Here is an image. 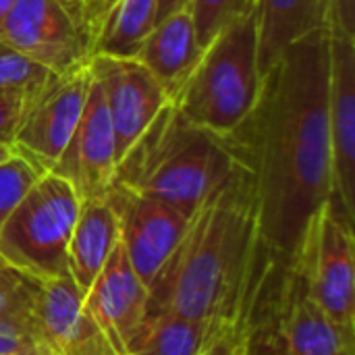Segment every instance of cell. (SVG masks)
Wrapping results in <instances>:
<instances>
[{"label":"cell","instance_id":"6da1fadb","mask_svg":"<svg viewBox=\"0 0 355 355\" xmlns=\"http://www.w3.org/2000/svg\"><path fill=\"white\" fill-rule=\"evenodd\" d=\"M227 141L252 179L262 245L291 268L333 198L329 29L281 56L264 75L254 110Z\"/></svg>","mask_w":355,"mask_h":355},{"label":"cell","instance_id":"7a4b0ae2","mask_svg":"<svg viewBox=\"0 0 355 355\" xmlns=\"http://www.w3.org/2000/svg\"><path fill=\"white\" fill-rule=\"evenodd\" d=\"M266 254L252 179L237 162L189 216L179 245L150 287L148 312L208 322L227 339Z\"/></svg>","mask_w":355,"mask_h":355},{"label":"cell","instance_id":"3957f363","mask_svg":"<svg viewBox=\"0 0 355 355\" xmlns=\"http://www.w3.org/2000/svg\"><path fill=\"white\" fill-rule=\"evenodd\" d=\"M235 166L237 158L225 137L189 123L168 102L119 160L112 187L191 216Z\"/></svg>","mask_w":355,"mask_h":355},{"label":"cell","instance_id":"277c9868","mask_svg":"<svg viewBox=\"0 0 355 355\" xmlns=\"http://www.w3.org/2000/svg\"><path fill=\"white\" fill-rule=\"evenodd\" d=\"M262 79L256 21L250 10L202 50L171 102L189 123L227 139L254 110Z\"/></svg>","mask_w":355,"mask_h":355},{"label":"cell","instance_id":"5b68a950","mask_svg":"<svg viewBox=\"0 0 355 355\" xmlns=\"http://www.w3.org/2000/svg\"><path fill=\"white\" fill-rule=\"evenodd\" d=\"M81 198L54 171L42 173L0 229V262L31 281L69 275V243Z\"/></svg>","mask_w":355,"mask_h":355},{"label":"cell","instance_id":"8992f818","mask_svg":"<svg viewBox=\"0 0 355 355\" xmlns=\"http://www.w3.org/2000/svg\"><path fill=\"white\" fill-rule=\"evenodd\" d=\"M289 270L302 275L310 297L337 327L355 335L354 223L331 200L312 223Z\"/></svg>","mask_w":355,"mask_h":355},{"label":"cell","instance_id":"52a82bcc","mask_svg":"<svg viewBox=\"0 0 355 355\" xmlns=\"http://www.w3.org/2000/svg\"><path fill=\"white\" fill-rule=\"evenodd\" d=\"M0 44L54 75L92 58V40L71 0H17L0 25Z\"/></svg>","mask_w":355,"mask_h":355},{"label":"cell","instance_id":"ba28073f","mask_svg":"<svg viewBox=\"0 0 355 355\" xmlns=\"http://www.w3.org/2000/svg\"><path fill=\"white\" fill-rule=\"evenodd\" d=\"M94 83L92 58L64 73L54 75L37 89L12 135V148L40 171H52L62 156L85 108Z\"/></svg>","mask_w":355,"mask_h":355},{"label":"cell","instance_id":"9c48e42d","mask_svg":"<svg viewBox=\"0 0 355 355\" xmlns=\"http://www.w3.org/2000/svg\"><path fill=\"white\" fill-rule=\"evenodd\" d=\"M106 198L116 210L121 243L127 258L137 277L150 289L179 245L189 216L168 204L121 187H110Z\"/></svg>","mask_w":355,"mask_h":355},{"label":"cell","instance_id":"30bf717a","mask_svg":"<svg viewBox=\"0 0 355 355\" xmlns=\"http://www.w3.org/2000/svg\"><path fill=\"white\" fill-rule=\"evenodd\" d=\"M92 75L104 94L121 160L171 100L137 56H92Z\"/></svg>","mask_w":355,"mask_h":355},{"label":"cell","instance_id":"8fae6325","mask_svg":"<svg viewBox=\"0 0 355 355\" xmlns=\"http://www.w3.org/2000/svg\"><path fill=\"white\" fill-rule=\"evenodd\" d=\"M329 131L333 154L331 204L355 218V37L329 31Z\"/></svg>","mask_w":355,"mask_h":355},{"label":"cell","instance_id":"7c38bea8","mask_svg":"<svg viewBox=\"0 0 355 355\" xmlns=\"http://www.w3.org/2000/svg\"><path fill=\"white\" fill-rule=\"evenodd\" d=\"M29 318L48 355H116L85 310L71 275L35 281Z\"/></svg>","mask_w":355,"mask_h":355},{"label":"cell","instance_id":"4fadbf2b","mask_svg":"<svg viewBox=\"0 0 355 355\" xmlns=\"http://www.w3.org/2000/svg\"><path fill=\"white\" fill-rule=\"evenodd\" d=\"M83 306L116 355H127L150 310V289L133 270L119 241L92 287Z\"/></svg>","mask_w":355,"mask_h":355},{"label":"cell","instance_id":"5bb4252c","mask_svg":"<svg viewBox=\"0 0 355 355\" xmlns=\"http://www.w3.org/2000/svg\"><path fill=\"white\" fill-rule=\"evenodd\" d=\"M116 162V141L106 100L100 85L94 81L81 119L52 171L64 177L81 200H89L108 193Z\"/></svg>","mask_w":355,"mask_h":355},{"label":"cell","instance_id":"9a60e30c","mask_svg":"<svg viewBox=\"0 0 355 355\" xmlns=\"http://www.w3.org/2000/svg\"><path fill=\"white\" fill-rule=\"evenodd\" d=\"M254 21L258 64L266 75L291 46L329 29V0H256Z\"/></svg>","mask_w":355,"mask_h":355},{"label":"cell","instance_id":"2e32d148","mask_svg":"<svg viewBox=\"0 0 355 355\" xmlns=\"http://www.w3.org/2000/svg\"><path fill=\"white\" fill-rule=\"evenodd\" d=\"M291 275V293L285 300L281 337L285 355H354V333L337 327L310 297L297 270Z\"/></svg>","mask_w":355,"mask_h":355},{"label":"cell","instance_id":"e0dca14e","mask_svg":"<svg viewBox=\"0 0 355 355\" xmlns=\"http://www.w3.org/2000/svg\"><path fill=\"white\" fill-rule=\"evenodd\" d=\"M202 48L189 6H183L156 23L144 42L137 58L154 75L160 87L173 100L196 67Z\"/></svg>","mask_w":355,"mask_h":355},{"label":"cell","instance_id":"ac0fdd59","mask_svg":"<svg viewBox=\"0 0 355 355\" xmlns=\"http://www.w3.org/2000/svg\"><path fill=\"white\" fill-rule=\"evenodd\" d=\"M119 241L121 225L110 200L106 196L81 200L69 243V275L81 293L92 287Z\"/></svg>","mask_w":355,"mask_h":355},{"label":"cell","instance_id":"d6986e66","mask_svg":"<svg viewBox=\"0 0 355 355\" xmlns=\"http://www.w3.org/2000/svg\"><path fill=\"white\" fill-rule=\"evenodd\" d=\"M225 337L208 322L173 312H148L127 355H206Z\"/></svg>","mask_w":355,"mask_h":355},{"label":"cell","instance_id":"ffe728a7","mask_svg":"<svg viewBox=\"0 0 355 355\" xmlns=\"http://www.w3.org/2000/svg\"><path fill=\"white\" fill-rule=\"evenodd\" d=\"M158 23V0H114L92 31V56H137Z\"/></svg>","mask_w":355,"mask_h":355},{"label":"cell","instance_id":"44dd1931","mask_svg":"<svg viewBox=\"0 0 355 355\" xmlns=\"http://www.w3.org/2000/svg\"><path fill=\"white\" fill-rule=\"evenodd\" d=\"M256 0H189L198 44L204 50L223 29L245 12L254 10Z\"/></svg>","mask_w":355,"mask_h":355},{"label":"cell","instance_id":"7402d4cb","mask_svg":"<svg viewBox=\"0 0 355 355\" xmlns=\"http://www.w3.org/2000/svg\"><path fill=\"white\" fill-rule=\"evenodd\" d=\"M42 173L46 171H40L19 152H12V156L0 162V229Z\"/></svg>","mask_w":355,"mask_h":355},{"label":"cell","instance_id":"603a6c76","mask_svg":"<svg viewBox=\"0 0 355 355\" xmlns=\"http://www.w3.org/2000/svg\"><path fill=\"white\" fill-rule=\"evenodd\" d=\"M54 73L31 62L29 58L2 48L0 50V92H27L42 89Z\"/></svg>","mask_w":355,"mask_h":355},{"label":"cell","instance_id":"cb8c5ba5","mask_svg":"<svg viewBox=\"0 0 355 355\" xmlns=\"http://www.w3.org/2000/svg\"><path fill=\"white\" fill-rule=\"evenodd\" d=\"M35 281L0 262V318L29 316Z\"/></svg>","mask_w":355,"mask_h":355},{"label":"cell","instance_id":"d4e9b609","mask_svg":"<svg viewBox=\"0 0 355 355\" xmlns=\"http://www.w3.org/2000/svg\"><path fill=\"white\" fill-rule=\"evenodd\" d=\"M0 355H48L29 316L0 318Z\"/></svg>","mask_w":355,"mask_h":355},{"label":"cell","instance_id":"484cf974","mask_svg":"<svg viewBox=\"0 0 355 355\" xmlns=\"http://www.w3.org/2000/svg\"><path fill=\"white\" fill-rule=\"evenodd\" d=\"M35 94V92H33ZM33 94L27 92H0V144L12 146V135L19 127V121L27 108V102Z\"/></svg>","mask_w":355,"mask_h":355},{"label":"cell","instance_id":"4316f807","mask_svg":"<svg viewBox=\"0 0 355 355\" xmlns=\"http://www.w3.org/2000/svg\"><path fill=\"white\" fill-rule=\"evenodd\" d=\"M329 31L355 37V0H329Z\"/></svg>","mask_w":355,"mask_h":355},{"label":"cell","instance_id":"83f0119b","mask_svg":"<svg viewBox=\"0 0 355 355\" xmlns=\"http://www.w3.org/2000/svg\"><path fill=\"white\" fill-rule=\"evenodd\" d=\"M114 0H75V6H77V12L89 33V40H92V31L94 27L98 25V21L102 19V15L106 12V8L112 4Z\"/></svg>","mask_w":355,"mask_h":355},{"label":"cell","instance_id":"f1b7e54d","mask_svg":"<svg viewBox=\"0 0 355 355\" xmlns=\"http://www.w3.org/2000/svg\"><path fill=\"white\" fill-rule=\"evenodd\" d=\"M187 4H189V0H158V21Z\"/></svg>","mask_w":355,"mask_h":355},{"label":"cell","instance_id":"f546056e","mask_svg":"<svg viewBox=\"0 0 355 355\" xmlns=\"http://www.w3.org/2000/svg\"><path fill=\"white\" fill-rule=\"evenodd\" d=\"M15 2H17V0H0V25H2V23H4V19L10 15V10H12Z\"/></svg>","mask_w":355,"mask_h":355},{"label":"cell","instance_id":"4dcf8cb0","mask_svg":"<svg viewBox=\"0 0 355 355\" xmlns=\"http://www.w3.org/2000/svg\"><path fill=\"white\" fill-rule=\"evenodd\" d=\"M12 152H15V148L10 144H0V162L6 160L8 156H12Z\"/></svg>","mask_w":355,"mask_h":355},{"label":"cell","instance_id":"1f68e13d","mask_svg":"<svg viewBox=\"0 0 355 355\" xmlns=\"http://www.w3.org/2000/svg\"><path fill=\"white\" fill-rule=\"evenodd\" d=\"M2 48H4V46H2V44H0V50H2Z\"/></svg>","mask_w":355,"mask_h":355},{"label":"cell","instance_id":"d6a6232c","mask_svg":"<svg viewBox=\"0 0 355 355\" xmlns=\"http://www.w3.org/2000/svg\"><path fill=\"white\" fill-rule=\"evenodd\" d=\"M71 2H73V4H75V0H71Z\"/></svg>","mask_w":355,"mask_h":355}]
</instances>
